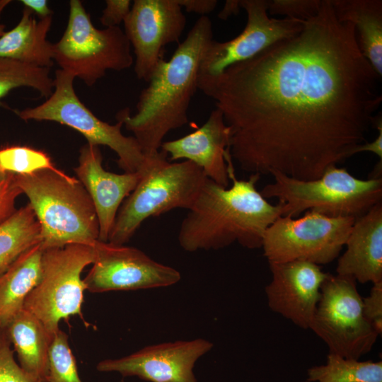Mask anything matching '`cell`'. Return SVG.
<instances>
[{"mask_svg": "<svg viewBox=\"0 0 382 382\" xmlns=\"http://www.w3.org/2000/svg\"><path fill=\"white\" fill-rule=\"evenodd\" d=\"M198 89L221 112L243 170L301 180L354 155L382 102L381 76L331 0H322L299 33L199 79Z\"/></svg>", "mask_w": 382, "mask_h": 382, "instance_id": "obj_1", "label": "cell"}, {"mask_svg": "<svg viewBox=\"0 0 382 382\" xmlns=\"http://www.w3.org/2000/svg\"><path fill=\"white\" fill-rule=\"evenodd\" d=\"M214 40L212 24L200 16L168 61L162 59L139 97L136 113L119 111L117 120L134 134L145 157L158 153L171 130L188 122L187 111L198 90L199 71L209 45Z\"/></svg>", "mask_w": 382, "mask_h": 382, "instance_id": "obj_2", "label": "cell"}, {"mask_svg": "<svg viewBox=\"0 0 382 382\" xmlns=\"http://www.w3.org/2000/svg\"><path fill=\"white\" fill-rule=\"evenodd\" d=\"M228 171L230 187L206 178L179 229L178 243L183 250H219L235 242L249 249L262 248L266 230L282 216V204H270L257 190L260 175L238 180L232 158Z\"/></svg>", "mask_w": 382, "mask_h": 382, "instance_id": "obj_3", "label": "cell"}, {"mask_svg": "<svg viewBox=\"0 0 382 382\" xmlns=\"http://www.w3.org/2000/svg\"><path fill=\"white\" fill-rule=\"evenodd\" d=\"M41 230L42 249L69 244L94 245L99 224L93 203L80 181L63 171L41 170L16 175Z\"/></svg>", "mask_w": 382, "mask_h": 382, "instance_id": "obj_4", "label": "cell"}, {"mask_svg": "<svg viewBox=\"0 0 382 382\" xmlns=\"http://www.w3.org/2000/svg\"><path fill=\"white\" fill-rule=\"evenodd\" d=\"M160 150L145 157V171L135 189L121 205L108 241L124 245L142 222L176 208L190 209L207 178L190 161L171 163Z\"/></svg>", "mask_w": 382, "mask_h": 382, "instance_id": "obj_5", "label": "cell"}, {"mask_svg": "<svg viewBox=\"0 0 382 382\" xmlns=\"http://www.w3.org/2000/svg\"><path fill=\"white\" fill-rule=\"evenodd\" d=\"M272 175L274 182L260 192L265 199L279 200L282 216L296 218L303 212L312 210L330 216L357 219L382 202L381 177L359 179L337 166L311 180H297L279 173Z\"/></svg>", "mask_w": 382, "mask_h": 382, "instance_id": "obj_6", "label": "cell"}, {"mask_svg": "<svg viewBox=\"0 0 382 382\" xmlns=\"http://www.w3.org/2000/svg\"><path fill=\"white\" fill-rule=\"evenodd\" d=\"M131 45L119 27L96 28L79 0L69 1L66 28L53 44V59L60 67L92 86L108 70L129 68Z\"/></svg>", "mask_w": 382, "mask_h": 382, "instance_id": "obj_7", "label": "cell"}, {"mask_svg": "<svg viewBox=\"0 0 382 382\" xmlns=\"http://www.w3.org/2000/svg\"><path fill=\"white\" fill-rule=\"evenodd\" d=\"M94 245L69 244L43 249L41 276L26 297L23 309L35 316L54 335L59 323L71 316L83 317L84 268L95 260Z\"/></svg>", "mask_w": 382, "mask_h": 382, "instance_id": "obj_8", "label": "cell"}, {"mask_svg": "<svg viewBox=\"0 0 382 382\" xmlns=\"http://www.w3.org/2000/svg\"><path fill=\"white\" fill-rule=\"evenodd\" d=\"M74 76L57 69L54 91L42 104L14 112L23 120L52 121L81 133L93 145L107 146L118 156L117 164L125 173H134L144 166L145 157L137 139L121 131L123 122L110 125L97 117L79 98L74 88Z\"/></svg>", "mask_w": 382, "mask_h": 382, "instance_id": "obj_9", "label": "cell"}, {"mask_svg": "<svg viewBox=\"0 0 382 382\" xmlns=\"http://www.w3.org/2000/svg\"><path fill=\"white\" fill-rule=\"evenodd\" d=\"M330 354L359 359L379 334L364 316L362 297L352 277L328 273L309 326Z\"/></svg>", "mask_w": 382, "mask_h": 382, "instance_id": "obj_10", "label": "cell"}, {"mask_svg": "<svg viewBox=\"0 0 382 382\" xmlns=\"http://www.w3.org/2000/svg\"><path fill=\"white\" fill-rule=\"evenodd\" d=\"M354 218L308 210L303 216H280L266 230L262 249L269 262L294 260L326 265L339 257Z\"/></svg>", "mask_w": 382, "mask_h": 382, "instance_id": "obj_11", "label": "cell"}, {"mask_svg": "<svg viewBox=\"0 0 382 382\" xmlns=\"http://www.w3.org/2000/svg\"><path fill=\"white\" fill-rule=\"evenodd\" d=\"M92 267L83 279L92 293L169 286L180 280L175 269L159 263L143 251L98 241Z\"/></svg>", "mask_w": 382, "mask_h": 382, "instance_id": "obj_12", "label": "cell"}, {"mask_svg": "<svg viewBox=\"0 0 382 382\" xmlns=\"http://www.w3.org/2000/svg\"><path fill=\"white\" fill-rule=\"evenodd\" d=\"M247 15L246 25L234 38L212 40L202 59L199 79L214 77L235 64L248 60L280 40L299 33L305 21L270 17L266 0H240Z\"/></svg>", "mask_w": 382, "mask_h": 382, "instance_id": "obj_13", "label": "cell"}, {"mask_svg": "<svg viewBox=\"0 0 382 382\" xmlns=\"http://www.w3.org/2000/svg\"><path fill=\"white\" fill-rule=\"evenodd\" d=\"M186 17L178 0H135L124 21V33L135 55L134 72L149 82L160 62L163 49L178 42Z\"/></svg>", "mask_w": 382, "mask_h": 382, "instance_id": "obj_14", "label": "cell"}, {"mask_svg": "<svg viewBox=\"0 0 382 382\" xmlns=\"http://www.w3.org/2000/svg\"><path fill=\"white\" fill-rule=\"evenodd\" d=\"M212 347L202 338L153 345L120 358L102 360L96 369L149 382H197L195 365Z\"/></svg>", "mask_w": 382, "mask_h": 382, "instance_id": "obj_15", "label": "cell"}, {"mask_svg": "<svg viewBox=\"0 0 382 382\" xmlns=\"http://www.w3.org/2000/svg\"><path fill=\"white\" fill-rule=\"evenodd\" d=\"M272 274L265 286L270 308L303 329H309L328 273L308 261L269 262Z\"/></svg>", "mask_w": 382, "mask_h": 382, "instance_id": "obj_16", "label": "cell"}, {"mask_svg": "<svg viewBox=\"0 0 382 382\" xmlns=\"http://www.w3.org/2000/svg\"><path fill=\"white\" fill-rule=\"evenodd\" d=\"M102 162L99 146L86 143L80 149L79 165L74 171L95 207L99 224L98 241L108 242L123 200L144 174L145 162L139 170L123 174L105 170Z\"/></svg>", "mask_w": 382, "mask_h": 382, "instance_id": "obj_17", "label": "cell"}, {"mask_svg": "<svg viewBox=\"0 0 382 382\" xmlns=\"http://www.w3.org/2000/svg\"><path fill=\"white\" fill-rule=\"evenodd\" d=\"M230 139V128L215 108L203 125L185 137L163 142L160 150L169 155L170 161L185 159L195 163L208 178L228 187Z\"/></svg>", "mask_w": 382, "mask_h": 382, "instance_id": "obj_18", "label": "cell"}, {"mask_svg": "<svg viewBox=\"0 0 382 382\" xmlns=\"http://www.w3.org/2000/svg\"><path fill=\"white\" fill-rule=\"evenodd\" d=\"M345 245L337 274L361 284L382 282V202L354 219Z\"/></svg>", "mask_w": 382, "mask_h": 382, "instance_id": "obj_19", "label": "cell"}, {"mask_svg": "<svg viewBox=\"0 0 382 382\" xmlns=\"http://www.w3.org/2000/svg\"><path fill=\"white\" fill-rule=\"evenodd\" d=\"M52 16L36 20L24 7L18 23L0 37V57L9 58L40 67L53 64V44L47 40Z\"/></svg>", "mask_w": 382, "mask_h": 382, "instance_id": "obj_20", "label": "cell"}, {"mask_svg": "<svg viewBox=\"0 0 382 382\" xmlns=\"http://www.w3.org/2000/svg\"><path fill=\"white\" fill-rule=\"evenodd\" d=\"M21 367L40 382H48L52 335L32 313L23 309L4 328Z\"/></svg>", "mask_w": 382, "mask_h": 382, "instance_id": "obj_21", "label": "cell"}, {"mask_svg": "<svg viewBox=\"0 0 382 382\" xmlns=\"http://www.w3.org/2000/svg\"><path fill=\"white\" fill-rule=\"evenodd\" d=\"M337 18L355 28L364 57L382 76V1L331 0Z\"/></svg>", "mask_w": 382, "mask_h": 382, "instance_id": "obj_22", "label": "cell"}, {"mask_svg": "<svg viewBox=\"0 0 382 382\" xmlns=\"http://www.w3.org/2000/svg\"><path fill=\"white\" fill-rule=\"evenodd\" d=\"M43 249L37 243L24 252L0 277V328L23 309L26 297L41 276Z\"/></svg>", "mask_w": 382, "mask_h": 382, "instance_id": "obj_23", "label": "cell"}, {"mask_svg": "<svg viewBox=\"0 0 382 382\" xmlns=\"http://www.w3.org/2000/svg\"><path fill=\"white\" fill-rule=\"evenodd\" d=\"M40 243V226L28 203L0 224V277L24 252Z\"/></svg>", "mask_w": 382, "mask_h": 382, "instance_id": "obj_24", "label": "cell"}, {"mask_svg": "<svg viewBox=\"0 0 382 382\" xmlns=\"http://www.w3.org/2000/svg\"><path fill=\"white\" fill-rule=\"evenodd\" d=\"M310 382H382V361H359L328 353L324 364L307 370Z\"/></svg>", "mask_w": 382, "mask_h": 382, "instance_id": "obj_25", "label": "cell"}, {"mask_svg": "<svg viewBox=\"0 0 382 382\" xmlns=\"http://www.w3.org/2000/svg\"><path fill=\"white\" fill-rule=\"evenodd\" d=\"M23 86L32 88L41 97L47 98L54 88V79L50 75V68L0 57V106H4L1 99L10 91Z\"/></svg>", "mask_w": 382, "mask_h": 382, "instance_id": "obj_26", "label": "cell"}, {"mask_svg": "<svg viewBox=\"0 0 382 382\" xmlns=\"http://www.w3.org/2000/svg\"><path fill=\"white\" fill-rule=\"evenodd\" d=\"M41 170L61 171L42 151L16 145L0 148L1 171L28 175Z\"/></svg>", "mask_w": 382, "mask_h": 382, "instance_id": "obj_27", "label": "cell"}, {"mask_svg": "<svg viewBox=\"0 0 382 382\" xmlns=\"http://www.w3.org/2000/svg\"><path fill=\"white\" fill-rule=\"evenodd\" d=\"M48 382H82L68 336L60 329L54 335L51 342Z\"/></svg>", "mask_w": 382, "mask_h": 382, "instance_id": "obj_28", "label": "cell"}, {"mask_svg": "<svg viewBox=\"0 0 382 382\" xmlns=\"http://www.w3.org/2000/svg\"><path fill=\"white\" fill-rule=\"evenodd\" d=\"M13 354L5 330L0 328V382H40L21 367Z\"/></svg>", "mask_w": 382, "mask_h": 382, "instance_id": "obj_29", "label": "cell"}, {"mask_svg": "<svg viewBox=\"0 0 382 382\" xmlns=\"http://www.w3.org/2000/svg\"><path fill=\"white\" fill-rule=\"evenodd\" d=\"M321 4L322 0L267 1V12L271 16L306 21L318 12Z\"/></svg>", "mask_w": 382, "mask_h": 382, "instance_id": "obj_30", "label": "cell"}, {"mask_svg": "<svg viewBox=\"0 0 382 382\" xmlns=\"http://www.w3.org/2000/svg\"><path fill=\"white\" fill-rule=\"evenodd\" d=\"M22 195L16 185L15 174L0 170V224L16 211V201Z\"/></svg>", "mask_w": 382, "mask_h": 382, "instance_id": "obj_31", "label": "cell"}, {"mask_svg": "<svg viewBox=\"0 0 382 382\" xmlns=\"http://www.w3.org/2000/svg\"><path fill=\"white\" fill-rule=\"evenodd\" d=\"M363 312L379 335L382 333V282L373 284L368 296L362 298Z\"/></svg>", "mask_w": 382, "mask_h": 382, "instance_id": "obj_32", "label": "cell"}, {"mask_svg": "<svg viewBox=\"0 0 382 382\" xmlns=\"http://www.w3.org/2000/svg\"><path fill=\"white\" fill-rule=\"evenodd\" d=\"M100 16V23L106 28L119 27L131 9L129 0H106Z\"/></svg>", "mask_w": 382, "mask_h": 382, "instance_id": "obj_33", "label": "cell"}, {"mask_svg": "<svg viewBox=\"0 0 382 382\" xmlns=\"http://www.w3.org/2000/svg\"><path fill=\"white\" fill-rule=\"evenodd\" d=\"M178 2L187 12L205 16L215 9L218 1L216 0H178Z\"/></svg>", "mask_w": 382, "mask_h": 382, "instance_id": "obj_34", "label": "cell"}, {"mask_svg": "<svg viewBox=\"0 0 382 382\" xmlns=\"http://www.w3.org/2000/svg\"><path fill=\"white\" fill-rule=\"evenodd\" d=\"M374 127L378 131L376 138L371 141L359 146L355 151V154L359 152L369 151L375 154L382 161V120L381 114L376 115Z\"/></svg>", "mask_w": 382, "mask_h": 382, "instance_id": "obj_35", "label": "cell"}, {"mask_svg": "<svg viewBox=\"0 0 382 382\" xmlns=\"http://www.w3.org/2000/svg\"><path fill=\"white\" fill-rule=\"evenodd\" d=\"M21 2L25 7L31 10L33 13L37 14L40 18L51 16L52 11L48 6L46 0H21Z\"/></svg>", "mask_w": 382, "mask_h": 382, "instance_id": "obj_36", "label": "cell"}, {"mask_svg": "<svg viewBox=\"0 0 382 382\" xmlns=\"http://www.w3.org/2000/svg\"><path fill=\"white\" fill-rule=\"evenodd\" d=\"M238 0H227L221 11L219 13L218 17L222 20H226L232 15L238 14L241 9Z\"/></svg>", "mask_w": 382, "mask_h": 382, "instance_id": "obj_37", "label": "cell"}, {"mask_svg": "<svg viewBox=\"0 0 382 382\" xmlns=\"http://www.w3.org/2000/svg\"><path fill=\"white\" fill-rule=\"evenodd\" d=\"M11 1H0V15L6 5H8Z\"/></svg>", "mask_w": 382, "mask_h": 382, "instance_id": "obj_38", "label": "cell"}, {"mask_svg": "<svg viewBox=\"0 0 382 382\" xmlns=\"http://www.w3.org/2000/svg\"><path fill=\"white\" fill-rule=\"evenodd\" d=\"M5 33V25L0 23V37Z\"/></svg>", "mask_w": 382, "mask_h": 382, "instance_id": "obj_39", "label": "cell"}, {"mask_svg": "<svg viewBox=\"0 0 382 382\" xmlns=\"http://www.w3.org/2000/svg\"><path fill=\"white\" fill-rule=\"evenodd\" d=\"M301 382H310V381H308L306 380V381H301Z\"/></svg>", "mask_w": 382, "mask_h": 382, "instance_id": "obj_40", "label": "cell"}]
</instances>
